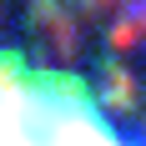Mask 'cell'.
Segmentation results:
<instances>
[{"mask_svg": "<svg viewBox=\"0 0 146 146\" xmlns=\"http://www.w3.org/2000/svg\"><path fill=\"white\" fill-rule=\"evenodd\" d=\"M0 146H121L76 101L45 91H0Z\"/></svg>", "mask_w": 146, "mask_h": 146, "instance_id": "cell-1", "label": "cell"}]
</instances>
